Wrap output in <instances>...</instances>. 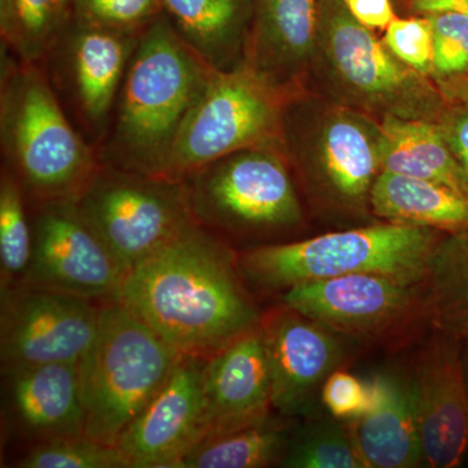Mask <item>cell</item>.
<instances>
[{"mask_svg":"<svg viewBox=\"0 0 468 468\" xmlns=\"http://www.w3.org/2000/svg\"><path fill=\"white\" fill-rule=\"evenodd\" d=\"M181 356L208 359L261 324L229 243L194 226L126 275L119 302Z\"/></svg>","mask_w":468,"mask_h":468,"instance_id":"1","label":"cell"},{"mask_svg":"<svg viewBox=\"0 0 468 468\" xmlns=\"http://www.w3.org/2000/svg\"><path fill=\"white\" fill-rule=\"evenodd\" d=\"M214 70L160 15L126 69L98 150L101 165L156 177Z\"/></svg>","mask_w":468,"mask_h":468,"instance_id":"2","label":"cell"},{"mask_svg":"<svg viewBox=\"0 0 468 468\" xmlns=\"http://www.w3.org/2000/svg\"><path fill=\"white\" fill-rule=\"evenodd\" d=\"M0 144L3 167L27 203L77 202L101 167L100 154L77 131L39 64L2 50Z\"/></svg>","mask_w":468,"mask_h":468,"instance_id":"3","label":"cell"},{"mask_svg":"<svg viewBox=\"0 0 468 468\" xmlns=\"http://www.w3.org/2000/svg\"><path fill=\"white\" fill-rule=\"evenodd\" d=\"M442 239L436 229L392 223L332 232L286 243L255 246L239 255L246 284L263 292L288 291L314 280L375 273L426 282Z\"/></svg>","mask_w":468,"mask_h":468,"instance_id":"4","label":"cell"},{"mask_svg":"<svg viewBox=\"0 0 468 468\" xmlns=\"http://www.w3.org/2000/svg\"><path fill=\"white\" fill-rule=\"evenodd\" d=\"M180 356L122 304H103L97 337L79 362L85 435L119 445Z\"/></svg>","mask_w":468,"mask_h":468,"instance_id":"5","label":"cell"},{"mask_svg":"<svg viewBox=\"0 0 468 468\" xmlns=\"http://www.w3.org/2000/svg\"><path fill=\"white\" fill-rule=\"evenodd\" d=\"M285 92L245 61L212 72L156 178L181 183L230 154L282 141Z\"/></svg>","mask_w":468,"mask_h":468,"instance_id":"6","label":"cell"},{"mask_svg":"<svg viewBox=\"0 0 468 468\" xmlns=\"http://www.w3.org/2000/svg\"><path fill=\"white\" fill-rule=\"evenodd\" d=\"M275 146L237 151L181 181L196 223L226 242L300 224V201Z\"/></svg>","mask_w":468,"mask_h":468,"instance_id":"7","label":"cell"},{"mask_svg":"<svg viewBox=\"0 0 468 468\" xmlns=\"http://www.w3.org/2000/svg\"><path fill=\"white\" fill-rule=\"evenodd\" d=\"M76 205L126 275L197 226L183 183L106 165H101Z\"/></svg>","mask_w":468,"mask_h":468,"instance_id":"8","label":"cell"},{"mask_svg":"<svg viewBox=\"0 0 468 468\" xmlns=\"http://www.w3.org/2000/svg\"><path fill=\"white\" fill-rule=\"evenodd\" d=\"M282 302L335 334L375 343L403 340L431 323L427 282L375 273L302 282L282 292Z\"/></svg>","mask_w":468,"mask_h":468,"instance_id":"9","label":"cell"},{"mask_svg":"<svg viewBox=\"0 0 468 468\" xmlns=\"http://www.w3.org/2000/svg\"><path fill=\"white\" fill-rule=\"evenodd\" d=\"M141 36L73 20L39 63L67 116L97 151Z\"/></svg>","mask_w":468,"mask_h":468,"instance_id":"10","label":"cell"},{"mask_svg":"<svg viewBox=\"0 0 468 468\" xmlns=\"http://www.w3.org/2000/svg\"><path fill=\"white\" fill-rule=\"evenodd\" d=\"M27 207L33 250L21 284L69 292L101 304L119 302L125 270L76 202L27 203Z\"/></svg>","mask_w":468,"mask_h":468,"instance_id":"11","label":"cell"},{"mask_svg":"<svg viewBox=\"0 0 468 468\" xmlns=\"http://www.w3.org/2000/svg\"><path fill=\"white\" fill-rule=\"evenodd\" d=\"M103 304L30 284L0 291L2 369L80 362L90 349Z\"/></svg>","mask_w":468,"mask_h":468,"instance_id":"12","label":"cell"},{"mask_svg":"<svg viewBox=\"0 0 468 468\" xmlns=\"http://www.w3.org/2000/svg\"><path fill=\"white\" fill-rule=\"evenodd\" d=\"M272 409L288 418L314 414L326 378L346 365L337 334L282 303L261 314Z\"/></svg>","mask_w":468,"mask_h":468,"instance_id":"13","label":"cell"},{"mask_svg":"<svg viewBox=\"0 0 468 468\" xmlns=\"http://www.w3.org/2000/svg\"><path fill=\"white\" fill-rule=\"evenodd\" d=\"M409 381L424 464L460 466L468 449V388L462 341L433 332L419 351Z\"/></svg>","mask_w":468,"mask_h":468,"instance_id":"14","label":"cell"},{"mask_svg":"<svg viewBox=\"0 0 468 468\" xmlns=\"http://www.w3.org/2000/svg\"><path fill=\"white\" fill-rule=\"evenodd\" d=\"M206 360L180 356L168 380L125 431L119 449L131 468H180L205 439Z\"/></svg>","mask_w":468,"mask_h":468,"instance_id":"15","label":"cell"},{"mask_svg":"<svg viewBox=\"0 0 468 468\" xmlns=\"http://www.w3.org/2000/svg\"><path fill=\"white\" fill-rule=\"evenodd\" d=\"M2 374L3 424L9 435L29 446L85 435L79 362L20 366Z\"/></svg>","mask_w":468,"mask_h":468,"instance_id":"16","label":"cell"},{"mask_svg":"<svg viewBox=\"0 0 468 468\" xmlns=\"http://www.w3.org/2000/svg\"><path fill=\"white\" fill-rule=\"evenodd\" d=\"M205 396L207 431L202 441L270 417L272 394L261 324L206 360Z\"/></svg>","mask_w":468,"mask_h":468,"instance_id":"17","label":"cell"},{"mask_svg":"<svg viewBox=\"0 0 468 468\" xmlns=\"http://www.w3.org/2000/svg\"><path fill=\"white\" fill-rule=\"evenodd\" d=\"M369 385L371 406L365 414L344 423L366 467L420 466L423 452L410 381L381 374Z\"/></svg>","mask_w":468,"mask_h":468,"instance_id":"18","label":"cell"},{"mask_svg":"<svg viewBox=\"0 0 468 468\" xmlns=\"http://www.w3.org/2000/svg\"><path fill=\"white\" fill-rule=\"evenodd\" d=\"M252 5L254 34L243 61L277 88L276 76L292 72L314 48L316 0H252Z\"/></svg>","mask_w":468,"mask_h":468,"instance_id":"19","label":"cell"},{"mask_svg":"<svg viewBox=\"0 0 468 468\" xmlns=\"http://www.w3.org/2000/svg\"><path fill=\"white\" fill-rule=\"evenodd\" d=\"M377 146L383 171L446 185L468 196V174L452 155L440 126L388 116Z\"/></svg>","mask_w":468,"mask_h":468,"instance_id":"20","label":"cell"},{"mask_svg":"<svg viewBox=\"0 0 468 468\" xmlns=\"http://www.w3.org/2000/svg\"><path fill=\"white\" fill-rule=\"evenodd\" d=\"M378 217L445 232L468 229V196L446 185L383 171L369 193Z\"/></svg>","mask_w":468,"mask_h":468,"instance_id":"21","label":"cell"},{"mask_svg":"<svg viewBox=\"0 0 468 468\" xmlns=\"http://www.w3.org/2000/svg\"><path fill=\"white\" fill-rule=\"evenodd\" d=\"M163 14L178 36L217 70L242 63L241 46L248 0H162Z\"/></svg>","mask_w":468,"mask_h":468,"instance_id":"22","label":"cell"},{"mask_svg":"<svg viewBox=\"0 0 468 468\" xmlns=\"http://www.w3.org/2000/svg\"><path fill=\"white\" fill-rule=\"evenodd\" d=\"M328 45L335 69L363 94L390 97L409 85L410 72L401 61L353 17L335 18Z\"/></svg>","mask_w":468,"mask_h":468,"instance_id":"23","label":"cell"},{"mask_svg":"<svg viewBox=\"0 0 468 468\" xmlns=\"http://www.w3.org/2000/svg\"><path fill=\"white\" fill-rule=\"evenodd\" d=\"M292 421L284 415H270L251 426L206 440L181 461L180 468L280 466L294 437Z\"/></svg>","mask_w":468,"mask_h":468,"instance_id":"24","label":"cell"},{"mask_svg":"<svg viewBox=\"0 0 468 468\" xmlns=\"http://www.w3.org/2000/svg\"><path fill=\"white\" fill-rule=\"evenodd\" d=\"M427 295L433 331L468 340V229L452 233L437 246Z\"/></svg>","mask_w":468,"mask_h":468,"instance_id":"25","label":"cell"},{"mask_svg":"<svg viewBox=\"0 0 468 468\" xmlns=\"http://www.w3.org/2000/svg\"><path fill=\"white\" fill-rule=\"evenodd\" d=\"M73 20V0H0L2 50L39 64Z\"/></svg>","mask_w":468,"mask_h":468,"instance_id":"26","label":"cell"},{"mask_svg":"<svg viewBox=\"0 0 468 468\" xmlns=\"http://www.w3.org/2000/svg\"><path fill=\"white\" fill-rule=\"evenodd\" d=\"M323 165L332 192L347 205H359L378 177V146L358 125L335 120L323 137Z\"/></svg>","mask_w":468,"mask_h":468,"instance_id":"27","label":"cell"},{"mask_svg":"<svg viewBox=\"0 0 468 468\" xmlns=\"http://www.w3.org/2000/svg\"><path fill=\"white\" fill-rule=\"evenodd\" d=\"M33 232L26 193L14 175H0V291L21 284L32 260Z\"/></svg>","mask_w":468,"mask_h":468,"instance_id":"28","label":"cell"},{"mask_svg":"<svg viewBox=\"0 0 468 468\" xmlns=\"http://www.w3.org/2000/svg\"><path fill=\"white\" fill-rule=\"evenodd\" d=\"M17 468H131L119 446L86 435L61 437L29 446L11 464Z\"/></svg>","mask_w":468,"mask_h":468,"instance_id":"29","label":"cell"},{"mask_svg":"<svg viewBox=\"0 0 468 468\" xmlns=\"http://www.w3.org/2000/svg\"><path fill=\"white\" fill-rule=\"evenodd\" d=\"M288 468H367L351 441L344 423L328 420L304 433L292 437L284 460Z\"/></svg>","mask_w":468,"mask_h":468,"instance_id":"30","label":"cell"},{"mask_svg":"<svg viewBox=\"0 0 468 468\" xmlns=\"http://www.w3.org/2000/svg\"><path fill=\"white\" fill-rule=\"evenodd\" d=\"M73 8L79 23L133 36L163 14L162 0H73Z\"/></svg>","mask_w":468,"mask_h":468,"instance_id":"31","label":"cell"},{"mask_svg":"<svg viewBox=\"0 0 468 468\" xmlns=\"http://www.w3.org/2000/svg\"><path fill=\"white\" fill-rule=\"evenodd\" d=\"M384 45L417 72L433 69V27L430 18H394L385 29Z\"/></svg>","mask_w":468,"mask_h":468,"instance_id":"32","label":"cell"},{"mask_svg":"<svg viewBox=\"0 0 468 468\" xmlns=\"http://www.w3.org/2000/svg\"><path fill=\"white\" fill-rule=\"evenodd\" d=\"M433 27V69L442 75L468 70V16L460 12L428 15Z\"/></svg>","mask_w":468,"mask_h":468,"instance_id":"33","label":"cell"},{"mask_svg":"<svg viewBox=\"0 0 468 468\" xmlns=\"http://www.w3.org/2000/svg\"><path fill=\"white\" fill-rule=\"evenodd\" d=\"M320 402L337 420H349L365 414L371 406V385L362 383L344 369H337L323 385Z\"/></svg>","mask_w":468,"mask_h":468,"instance_id":"34","label":"cell"},{"mask_svg":"<svg viewBox=\"0 0 468 468\" xmlns=\"http://www.w3.org/2000/svg\"><path fill=\"white\" fill-rule=\"evenodd\" d=\"M351 17L368 29H387L396 18L390 0H344Z\"/></svg>","mask_w":468,"mask_h":468,"instance_id":"35","label":"cell"},{"mask_svg":"<svg viewBox=\"0 0 468 468\" xmlns=\"http://www.w3.org/2000/svg\"><path fill=\"white\" fill-rule=\"evenodd\" d=\"M441 131L452 155L468 174V106L455 112Z\"/></svg>","mask_w":468,"mask_h":468,"instance_id":"36","label":"cell"},{"mask_svg":"<svg viewBox=\"0 0 468 468\" xmlns=\"http://www.w3.org/2000/svg\"><path fill=\"white\" fill-rule=\"evenodd\" d=\"M414 7L428 15L452 11L468 16V0H414Z\"/></svg>","mask_w":468,"mask_h":468,"instance_id":"37","label":"cell"},{"mask_svg":"<svg viewBox=\"0 0 468 468\" xmlns=\"http://www.w3.org/2000/svg\"><path fill=\"white\" fill-rule=\"evenodd\" d=\"M462 362H463L464 378L468 388V340L462 341Z\"/></svg>","mask_w":468,"mask_h":468,"instance_id":"38","label":"cell"}]
</instances>
